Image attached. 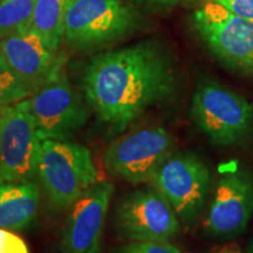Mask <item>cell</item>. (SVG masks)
<instances>
[{"label":"cell","instance_id":"13","mask_svg":"<svg viewBox=\"0 0 253 253\" xmlns=\"http://www.w3.org/2000/svg\"><path fill=\"white\" fill-rule=\"evenodd\" d=\"M0 52L33 90L62 66L56 53L30 26L20 28L0 41Z\"/></svg>","mask_w":253,"mask_h":253},{"label":"cell","instance_id":"12","mask_svg":"<svg viewBox=\"0 0 253 253\" xmlns=\"http://www.w3.org/2000/svg\"><path fill=\"white\" fill-rule=\"evenodd\" d=\"M252 216V179L245 173H229L218 182L203 227L211 236H236L245 231Z\"/></svg>","mask_w":253,"mask_h":253},{"label":"cell","instance_id":"23","mask_svg":"<svg viewBox=\"0 0 253 253\" xmlns=\"http://www.w3.org/2000/svg\"><path fill=\"white\" fill-rule=\"evenodd\" d=\"M158 1H170V0H158Z\"/></svg>","mask_w":253,"mask_h":253},{"label":"cell","instance_id":"8","mask_svg":"<svg viewBox=\"0 0 253 253\" xmlns=\"http://www.w3.org/2000/svg\"><path fill=\"white\" fill-rule=\"evenodd\" d=\"M173 145L172 135L162 126L141 129L114 141L104 153V166L131 184L150 182Z\"/></svg>","mask_w":253,"mask_h":253},{"label":"cell","instance_id":"18","mask_svg":"<svg viewBox=\"0 0 253 253\" xmlns=\"http://www.w3.org/2000/svg\"><path fill=\"white\" fill-rule=\"evenodd\" d=\"M120 253H184L170 242H131L122 246Z\"/></svg>","mask_w":253,"mask_h":253},{"label":"cell","instance_id":"9","mask_svg":"<svg viewBox=\"0 0 253 253\" xmlns=\"http://www.w3.org/2000/svg\"><path fill=\"white\" fill-rule=\"evenodd\" d=\"M194 23L218 59L240 71L253 72V23L214 1L196 11Z\"/></svg>","mask_w":253,"mask_h":253},{"label":"cell","instance_id":"11","mask_svg":"<svg viewBox=\"0 0 253 253\" xmlns=\"http://www.w3.org/2000/svg\"><path fill=\"white\" fill-rule=\"evenodd\" d=\"M113 191L112 183L97 182L72 204L62 235V253H101Z\"/></svg>","mask_w":253,"mask_h":253},{"label":"cell","instance_id":"19","mask_svg":"<svg viewBox=\"0 0 253 253\" xmlns=\"http://www.w3.org/2000/svg\"><path fill=\"white\" fill-rule=\"evenodd\" d=\"M0 253H30V249L21 237L0 227Z\"/></svg>","mask_w":253,"mask_h":253},{"label":"cell","instance_id":"17","mask_svg":"<svg viewBox=\"0 0 253 253\" xmlns=\"http://www.w3.org/2000/svg\"><path fill=\"white\" fill-rule=\"evenodd\" d=\"M32 91L33 89L12 69L0 52V108L27 99Z\"/></svg>","mask_w":253,"mask_h":253},{"label":"cell","instance_id":"7","mask_svg":"<svg viewBox=\"0 0 253 253\" xmlns=\"http://www.w3.org/2000/svg\"><path fill=\"white\" fill-rule=\"evenodd\" d=\"M134 27V15L121 0H71L65 18V38L79 49L121 39Z\"/></svg>","mask_w":253,"mask_h":253},{"label":"cell","instance_id":"4","mask_svg":"<svg viewBox=\"0 0 253 253\" xmlns=\"http://www.w3.org/2000/svg\"><path fill=\"white\" fill-rule=\"evenodd\" d=\"M28 102L41 140L69 141L90 115L87 101L72 87L62 66L33 90Z\"/></svg>","mask_w":253,"mask_h":253},{"label":"cell","instance_id":"2","mask_svg":"<svg viewBox=\"0 0 253 253\" xmlns=\"http://www.w3.org/2000/svg\"><path fill=\"white\" fill-rule=\"evenodd\" d=\"M37 175L53 204L67 208L99 182L90 151L71 141L42 140Z\"/></svg>","mask_w":253,"mask_h":253},{"label":"cell","instance_id":"20","mask_svg":"<svg viewBox=\"0 0 253 253\" xmlns=\"http://www.w3.org/2000/svg\"><path fill=\"white\" fill-rule=\"evenodd\" d=\"M231 13L253 23V0H213Z\"/></svg>","mask_w":253,"mask_h":253},{"label":"cell","instance_id":"1","mask_svg":"<svg viewBox=\"0 0 253 253\" xmlns=\"http://www.w3.org/2000/svg\"><path fill=\"white\" fill-rule=\"evenodd\" d=\"M82 86L101 122L122 131L145 110L169 99L176 79L166 53L142 42L94 56L84 69Z\"/></svg>","mask_w":253,"mask_h":253},{"label":"cell","instance_id":"5","mask_svg":"<svg viewBox=\"0 0 253 253\" xmlns=\"http://www.w3.org/2000/svg\"><path fill=\"white\" fill-rule=\"evenodd\" d=\"M151 183L188 225L203 210L211 186L207 164L194 154L172 151L155 171Z\"/></svg>","mask_w":253,"mask_h":253},{"label":"cell","instance_id":"3","mask_svg":"<svg viewBox=\"0 0 253 253\" xmlns=\"http://www.w3.org/2000/svg\"><path fill=\"white\" fill-rule=\"evenodd\" d=\"M192 119L213 144H238L253 131V106L229 88L205 81L196 89Z\"/></svg>","mask_w":253,"mask_h":253},{"label":"cell","instance_id":"24","mask_svg":"<svg viewBox=\"0 0 253 253\" xmlns=\"http://www.w3.org/2000/svg\"><path fill=\"white\" fill-rule=\"evenodd\" d=\"M0 109H1V108H0Z\"/></svg>","mask_w":253,"mask_h":253},{"label":"cell","instance_id":"21","mask_svg":"<svg viewBox=\"0 0 253 253\" xmlns=\"http://www.w3.org/2000/svg\"><path fill=\"white\" fill-rule=\"evenodd\" d=\"M210 253H243V251L237 243L229 242L220 245H216L214 248L211 249Z\"/></svg>","mask_w":253,"mask_h":253},{"label":"cell","instance_id":"15","mask_svg":"<svg viewBox=\"0 0 253 253\" xmlns=\"http://www.w3.org/2000/svg\"><path fill=\"white\" fill-rule=\"evenodd\" d=\"M71 0H36L30 27L53 52L58 53L65 37V18Z\"/></svg>","mask_w":253,"mask_h":253},{"label":"cell","instance_id":"10","mask_svg":"<svg viewBox=\"0 0 253 253\" xmlns=\"http://www.w3.org/2000/svg\"><path fill=\"white\" fill-rule=\"evenodd\" d=\"M116 229L130 242H170L181 230V221L169 202L156 189L126 195L115 211Z\"/></svg>","mask_w":253,"mask_h":253},{"label":"cell","instance_id":"14","mask_svg":"<svg viewBox=\"0 0 253 253\" xmlns=\"http://www.w3.org/2000/svg\"><path fill=\"white\" fill-rule=\"evenodd\" d=\"M40 191L34 182L0 181V227L19 231L36 219Z\"/></svg>","mask_w":253,"mask_h":253},{"label":"cell","instance_id":"6","mask_svg":"<svg viewBox=\"0 0 253 253\" xmlns=\"http://www.w3.org/2000/svg\"><path fill=\"white\" fill-rule=\"evenodd\" d=\"M41 138L28 97L0 109V181L32 182L37 175Z\"/></svg>","mask_w":253,"mask_h":253},{"label":"cell","instance_id":"16","mask_svg":"<svg viewBox=\"0 0 253 253\" xmlns=\"http://www.w3.org/2000/svg\"><path fill=\"white\" fill-rule=\"evenodd\" d=\"M36 0H0V41L30 26Z\"/></svg>","mask_w":253,"mask_h":253},{"label":"cell","instance_id":"22","mask_svg":"<svg viewBox=\"0 0 253 253\" xmlns=\"http://www.w3.org/2000/svg\"><path fill=\"white\" fill-rule=\"evenodd\" d=\"M248 253H253V244H251L249 246V249H248Z\"/></svg>","mask_w":253,"mask_h":253}]
</instances>
